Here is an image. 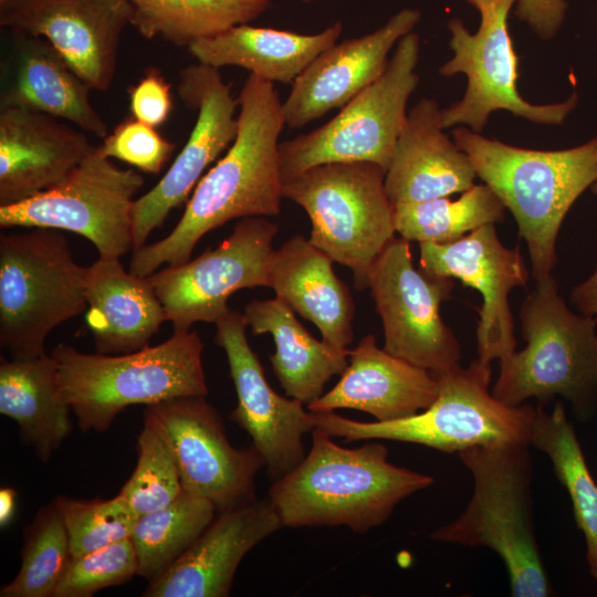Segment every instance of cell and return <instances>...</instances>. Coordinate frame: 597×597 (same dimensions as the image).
<instances>
[{"label": "cell", "instance_id": "b9f144b4", "mask_svg": "<svg viewBox=\"0 0 597 597\" xmlns=\"http://www.w3.org/2000/svg\"><path fill=\"white\" fill-rule=\"evenodd\" d=\"M569 298L578 313L597 316V269L586 281L573 287Z\"/></svg>", "mask_w": 597, "mask_h": 597}, {"label": "cell", "instance_id": "30bf717a", "mask_svg": "<svg viewBox=\"0 0 597 597\" xmlns=\"http://www.w3.org/2000/svg\"><path fill=\"white\" fill-rule=\"evenodd\" d=\"M419 36L404 35L385 72L321 127L280 143L282 180L329 163L370 161L387 170L419 76Z\"/></svg>", "mask_w": 597, "mask_h": 597}, {"label": "cell", "instance_id": "ffe728a7", "mask_svg": "<svg viewBox=\"0 0 597 597\" xmlns=\"http://www.w3.org/2000/svg\"><path fill=\"white\" fill-rule=\"evenodd\" d=\"M416 9H402L381 28L334 43L321 52L292 83L283 102L285 125L300 128L349 101L381 76L396 42L420 21Z\"/></svg>", "mask_w": 597, "mask_h": 597}, {"label": "cell", "instance_id": "836d02e7", "mask_svg": "<svg viewBox=\"0 0 597 597\" xmlns=\"http://www.w3.org/2000/svg\"><path fill=\"white\" fill-rule=\"evenodd\" d=\"M392 207L396 232L419 243L457 241L482 226L503 221L506 209L485 184H474L457 200L440 197Z\"/></svg>", "mask_w": 597, "mask_h": 597}, {"label": "cell", "instance_id": "60d3db41", "mask_svg": "<svg viewBox=\"0 0 597 597\" xmlns=\"http://www.w3.org/2000/svg\"><path fill=\"white\" fill-rule=\"evenodd\" d=\"M515 14L526 22L541 38L549 39L565 18V0H516Z\"/></svg>", "mask_w": 597, "mask_h": 597}, {"label": "cell", "instance_id": "7c38bea8", "mask_svg": "<svg viewBox=\"0 0 597 597\" xmlns=\"http://www.w3.org/2000/svg\"><path fill=\"white\" fill-rule=\"evenodd\" d=\"M453 287V279L416 269L410 241L395 237L368 280L383 323V348L434 375L460 366L461 345L440 314Z\"/></svg>", "mask_w": 597, "mask_h": 597}, {"label": "cell", "instance_id": "bcb514c9", "mask_svg": "<svg viewBox=\"0 0 597 597\" xmlns=\"http://www.w3.org/2000/svg\"><path fill=\"white\" fill-rule=\"evenodd\" d=\"M6 1H9V0H0V3H3V2H6Z\"/></svg>", "mask_w": 597, "mask_h": 597}, {"label": "cell", "instance_id": "277c9868", "mask_svg": "<svg viewBox=\"0 0 597 597\" xmlns=\"http://www.w3.org/2000/svg\"><path fill=\"white\" fill-rule=\"evenodd\" d=\"M530 444L478 446L458 453L473 480L472 496L452 522L430 533L436 542L495 552L514 597H547L554 590L535 534Z\"/></svg>", "mask_w": 597, "mask_h": 597}, {"label": "cell", "instance_id": "7a4b0ae2", "mask_svg": "<svg viewBox=\"0 0 597 597\" xmlns=\"http://www.w3.org/2000/svg\"><path fill=\"white\" fill-rule=\"evenodd\" d=\"M388 448L368 440L345 448L318 428L304 459L268 491L283 527L347 526L366 533L396 506L433 484L431 475L388 461Z\"/></svg>", "mask_w": 597, "mask_h": 597}, {"label": "cell", "instance_id": "f35d334b", "mask_svg": "<svg viewBox=\"0 0 597 597\" xmlns=\"http://www.w3.org/2000/svg\"><path fill=\"white\" fill-rule=\"evenodd\" d=\"M112 159L124 161L145 174H158L168 163L175 144L163 137L155 126L134 117L119 123L97 147Z\"/></svg>", "mask_w": 597, "mask_h": 597}, {"label": "cell", "instance_id": "603a6c76", "mask_svg": "<svg viewBox=\"0 0 597 597\" xmlns=\"http://www.w3.org/2000/svg\"><path fill=\"white\" fill-rule=\"evenodd\" d=\"M438 391V381L429 370L378 347L375 336L368 334L349 349L348 366L338 383L306 409H355L376 421H389L428 408Z\"/></svg>", "mask_w": 597, "mask_h": 597}, {"label": "cell", "instance_id": "7dc6e473", "mask_svg": "<svg viewBox=\"0 0 597 597\" xmlns=\"http://www.w3.org/2000/svg\"><path fill=\"white\" fill-rule=\"evenodd\" d=\"M304 1H312V0H304Z\"/></svg>", "mask_w": 597, "mask_h": 597}, {"label": "cell", "instance_id": "1f68e13d", "mask_svg": "<svg viewBox=\"0 0 597 597\" xmlns=\"http://www.w3.org/2000/svg\"><path fill=\"white\" fill-rule=\"evenodd\" d=\"M130 24L146 39L178 46L213 36L260 17L270 0H127Z\"/></svg>", "mask_w": 597, "mask_h": 597}, {"label": "cell", "instance_id": "4316f807", "mask_svg": "<svg viewBox=\"0 0 597 597\" xmlns=\"http://www.w3.org/2000/svg\"><path fill=\"white\" fill-rule=\"evenodd\" d=\"M342 32L339 21L315 34L247 23L195 41L188 51L199 63L216 69L242 67L264 81L292 84L321 52L337 42Z\"/></svg>", "mask_w": 597, "mask_h": 597}, {"label": "cell", "instance_id": "f546056e", "mask_svg": "<svg viewBox=\"0 0 597 597\" xmlns=\"http://www.w3.org/2000/svg\"><path fill=\"white\" fill-rule=\"evenodd\" d=\"M21 35L15 77L1 105L34 109L104 139L107 125L91 103L92 88L46 40Z\"/></svg>", "mask_w": 597, "mask_h": 597}, {"label": "cell", "instance_id": "5b68a950", "mask_svg": "<svg viewBox=\"0 0 597 597\" xmlns=\"http://www.w3.org/2000/svg\"><path fill=\"white\" fill-rule=\"evenodd\" d=\"M203 343L196 331H174L156 346L118 355L88 354L59 344V388L82 432L107 431L133 405H154L185 396H207Z\"/></svg>", "mask_w": 597, "mask_h": 597}, {"label": "cell", "instance_id": "83f0119b", "mask_svg": "<svg viewBox=\"0 0 597 597\" xmlns=\"http://www.w3.org/2000/svg\"><path fill=\"white\" fill-rule=\"evenodd\" d=\"M282 300H254L244 307V320L254 335L269 333L275 343L272 369L285 394L308 405L323 395L324 386L348 366L349 349L317 341Z\"/></svg>", "mask_w": 597, "mask_h": 597}, {"label": "cell", "instance_id": "ab89813d", "mask_svg": "<svg viewBox=\"0 0 597 597\" xmlns=\"http://www.w3.org/2000/svg\"><path fill=\"white\" fill-rule=\"evenodd\" d=\"M129 108L134 118L159 126L165 123L172 109L170 84L156 69L129 88Z\"/></svg>", "mask_w": 597, "mask_h": 597}, {"label": "cell", "instance_id": "7402d4cb", "mask_svg": "<svg viewBox=\"0 0 597 597\" xmlns=\"http://www.w3.org/2000/svg\"><path fill=\"white\" fill-rule=\"evenodd\" d=\"M82 129L23 106L0 108V206L65 180L95 150Z\"/></svg>", "mask_w": 597, "mask_h": 597}, {"label": "cell", "instance_id": "6da1fadb", "mask_svg": "<svg viewBox=\"0 0 597 597\" xmlns=\"http://www.w3.org/2000/svg\"><path fill=\"white\" fill-rule=\"evenodd\" d=\"M237 100L234 140L201 177L172 231L134 250L132 273L148 276L160 265L188 262L198 241L230 220L281 212L284 198L279 139L285 126L283 103L272 82L253 74L247 77Z\"/></svg>", "mask_w": 597, "mask_h": 597}, {"label": "cell", "instance_id": "9c48e42d", "mask_svg": "<svg viewBox=\"0 0 597 597\" xmlns=\"http://www.w3.org/2000/svg\"><path fill=\"white\" fill-rule=\"evenodd\" d=\"M385 174L370 161L329 163L283 180V198L311 220V243L350 269L358 291L368 289L374 262L396 233Z\"/></svg>", "mask_w": 597, "mask_h": 597}, {"label": "cell", "instance_id": "7bdbcfd3", "mask_svg": "<svg viewBox=\"0 0 597 597\" xmlns=\"http://www.w3.org/2000/svg\"><path fill=\"white\" fill-rule=\"evenodd\" d=\"M17 505V492L14 489L3 486L0 490V525L7 526L12 520Z\"/></svg>", "mask_w": 597, "mask_h": 597}, {"label": "cell", "instance_id": "d590c367", "mask_svg": "<svg viewBox=\"0 0 597 597\" xmlns=\"http://www.w3.org/2000/svg\"><path fill=\"white\" fill-rule=\"evenodd\" d=\"M54 501L66 527L72 557L130 538L138 519L121 493L109 500H76L59 495Z\"/></svg>", "mask_w": 597, "mask_h": 597}, {"label": "cell", "instance_id": "d6986e66", "mask_svg": "<svg viewBox=\"0 0 597 597\" xmlns=\"http://www.w3.org/2000/svg\"><path fill=\"white\" fill-rule=\"evenodd\" d=\"M127 0H9L0 24L46 40L92 88L111 87L121 36L130 24Z\"/></svg>", "mask_w": 597, "mask_h": 597}, {"label": "cell", "instance_id": "ba28073f", "mask_svg": "<svg viewBox=\"0 0 597 597\" xmlns=\"http://www.w3.org/2000/svg\"><path fill=\"white\" fill-rule=\"evenodd\" d=\"M86 268L60 230L0 237V346L13 359L45 355L49 334L86 311Z\"/></svg>", "mask_w": 597, "mask_h": 597}, {"label": "cell", "instance_id": "8fae6325", "mask_svg": "<svg viewBox=\"0 0 597 597\" xmlns=\"http://www.w3.org/2000/svg\"><path fill=\"white\" fill-rule=\"evenodd\" d=\"M144 185L97 147L61 184L23 201L0 206L1 228L65 230L88 239L101 259H121L133 241L135 195Z\"/></svg>", "mask_w": 597, "mask_h": 597}, {"label": "cell", "instance_id": "8992f818", "mask_svg": "<svg viewBox=\"0 0 597 597\" xmlns=\"http://www.w3.org/2000/svg\"><path fill=\"white\" fill-rule=\"evenodd\" d=\"M520 323L526 345L499 360L493 396L509 406L561 396L578 420L591 418L597 407V316L573 312L549 274L523 301Z\"/></svg>", "mask_w": 597, "mask_h": 597}, {"label": "cell", "instance_id": "9a60e30c", "mask_svg": "<svg viewBox=\"0 0 597 597\" xmlns=\"http://www.w3.org/2000/svg\"><path fill=\"white\" fill-rule=\"evenodd\" d=\"M277 231L279 226L264 217L242 218L214 249L148 275L174 331H188L197 322L216 323L229 311L234 292L269 287Z\"/></svg>", "mask_w": 597, "mask_h": 597}, {"label": "cell", "instance_id": "d6a6232c", "mask_svg": "<svg viewBox=\"0 0 597 597\" xmlns=\"http://www.w3.org/2000/svg\"><path fill=\"white\" fill-rule=\"evenodd\" d=\"M216 514L211 502L182 490L166 506L139 515L130 536L137 576L148 583L158 578L193 544Z\"/></svg>", "mask_w": 597, "mask_h": 597}, {"label": "cell", "instance_id": "f1b7e54d", "mask_svg": "<svg viewBox=\"0 0 597 597\" xmlns=\"http://www.w3.org/2000/svg\"><path fill=\"white\" fill-rule=\"evenodd\" d=\"M52 355L0 362V413L17 422L22 444L48 462L72 431Z\"/></svg>", "mask_w": 597, "mask_h": 597}, {"label": "cell", "instance_id": "8d00e7d4", "mask_svg": "<svg viewBox=\"0 0 597 597\" xmlns=\"http://www.w3.org/2000/svg\"><path fill=\"white\" fill-rule=\"evenodd\" d=\"M136 449V467L118 493L139 516L172 502L182 486L168 444L146 421L137 437Z\"/></svg>", "mask_w": 597, "mask_h": 597}, {"label": "cell", "instance_id": "e575fe53", "mask_svg": "<svg viewBox=\"0 0 597 597\" xmlns=\"http://www.w3.org/2000/svg\"><path fill=\"white\" fill-rule=\"evenodd\" d=\"M71 559L66 527L53 500L25 526L19 572L0 597H53Z\"/></svg>", "mask_w": 597, "mask_h": 597}, {"label": "cell", "instance_id": "2e32d148", "mask_svg": "<svg viewBox=\"0 0 597 597\" xmlns=\"http://www.w3.org/2000/svg\"><path fill=\"white\" fill-rule=\"evenodd\" d=\"M177 91L181 101L197 111V119L167 172L134 202V250L145 244L172 209L189 199L206 168L229 148L238 133V100L219 69L199 62L182 69Z\"/></svg>", "mask_w": 597, "mask_h": 597}, {"label": "cell", "instance_id": "d4e9b609", "mask_svg": "<svg viewBox=\"0 0 597 597\" xmlns=\"http://www.w3.org/2000/svg\"><path fill=\"white\" fill-rule=\"evenodd\" d=\"M334 261L302 234L274 250L269 287L294 312L316 325L326 344L346 349L354 341L355 303L333 270Z\"/></svg>", "mask_w": 597, "mask_h": 597}, {"label": "cell", "instance_id": "484cf974", "mask_svg": "<svg viewBox=\"0 0 597 597\" xmlns=\"http://www.w3.org/2000/svg\"><path fill=\"white\" fill-rule=\"evenodd\" d=\"M85 296V322L101 354L143 349L167 321L149 277L127 272L119 259L86 268Z\"/></svg>", "mask_w": 597, "mask_h": 597}, {"label": "cell", "instance_id": "ac0fdd59", "mask_svg": "<svg viewBox=\"0 0 597 597\" xmlns=\"http://www.w3.org/2000/svg\"><path fill=\"white\" fill-rule=\"evenodd\" d=\"M419 249L422 270L458 279L481 294L476 358L492 363L515 352L509 295L528 282V270L519 247H505L494 223H489L453 242H420Z\"/></svg>", "mask_w": 597, "mask_h": 597}, {"label": "cell", "instance_id": "4fadbf2b", "mask_svg": "<svg viewBox=\"0 0 597 597\" xmlns=\"http://www.w3.org/2000/svg\"><path fill=\"white\" fill-rule=\"evenodd\" d=\"M516 0H498L481 14L476 33H470L461 20L449 21L453 56L439 69L442 76L465 74L463 97L441 109L443 128L468 125L480 133L492 112L504 109L540 124H562L576 107L578 96L548 105L531 104L516 88L517 55L507 30V15Z\"/></svg>", "mask_w": 597, "mask_h": 597}, {"label": "cell", "instance_id": "ee69618b", "mask_svg": "<svg viewBox=\"0 0 597 597\" xmlns=\"http://www.w3.org/2000/svg\"><path fill=\"white\" fill-rule=\"evenodd\" d=\"M472 6H474L480 13H484L492 9L498 0H468Z\"/></svg>", "mask_w": 597, "mask_h": 597}, {"label": "cell", "instance_id": "44dd1931", "mask_svg": "<svg viewBox=\"0 0 597 597\" xmlns=\"http://www.w3.org/2000/svg\"><path fill=\"white\" fill-rule=\"evenodd\" d=\"M283 525L269 498L254 499L217 516L158 578L145 597L229 596L239 564Z\"/></svg>", "mask_w": 597, "mask_h": 597}, {"label": "cell", "instance_id": "3957f363", "mask_svg": "<svg viewBox=\"0 0 597 597\" xmlns=\"http://www.w3.org/2000/svg\"><path fill=\"white\" fill-rule=\"evenodd\" d=\"M479 177L513 214L535 281L557 263L561 226L577 198L597 180V137L563 150L520 148L465 127L452 130Z\"/></svg>", "mask_w": 597, "mask_h": 597}, {"label": "cell", "instance_id": "e0dca14e", "mask_svg": "<svg viewBox=\"0 0 597 597\" xmlns=\"http://www.w3.org/2000/svg\"><path fill=\"white\" fill-rule=\"evenodd\" d=\"M214 324V343L226 353L237 394L230 419L250 436L268 476L275 481L304 459L302 437L315 428L313 413L302 401L282 397L269 385L248 342L243 314L229 308Z\"/></svg>", "mask_w": 597, "mask_h": 597}, {"label": "cell", "instance_id": "5bb4252c", "mask_svg": "<svg viewBox=\"0 0 597 597\" xmlns=\"http://www.w3.org/2000/svg\"><path fill=\"white\" fill-rule=\"evenodd\" d=\"M144 421L168 444L185 492L208 500L217 513L256 499L255 478L264 460L252 444L238 449L230 443L206 396L146 406Z\"/></svg>", "mask_w": 597, "mask_h": 597}, {"label": "cell", "instance_id": "4dcf8cb0", "mask_svg": "<svg viewBox=\"0 0 597 597\" xmlns=\"http://www.w3.org/2000/svg\"><path fill=\"white\" fill-rule=\"evenodd\" d=\"M530 443L549 458L556 479L569 495L576 525L586 542L589 574L597 580V483L561 401L551 412L538 407Z\"/></svg>", "mask_w": 597, "mask_h": 597}, {"label": "cell", "instance_id": "f6af8a7d", "mask_svg": "<svg viewBox=\"0 0 597 597\" xmlns=\"http://www.w3.org/2000/svg\"><path fill=\"white\" fill-rule=\"evenodd\" d=\"M591 190L597 195V180L591 185Z\"/></svg>", "mask_w": 597, "mask_h": 597}, {"label": "cell", "instance_id": "52a82bcc", "mask_svg": "<svg viewBox=\"0 0 597 597\" xmlns=\"http://www.w3.org/2000/svg\"><path fill=\"white\" fill-rule=\"evenodd\" d=\"M438 396L421 412L389 421H357L334 411L312 412L315 428L346 442L392 440L421 444L443 453L496 443L530 444L538 407L509 406L491 389V363L479 358L468 367L434 375Z\"/></svg>", "mask_w": 597, "mask_h": 597}, {"label": "cell", "instance_id": "cb8c5ba5", "mask_svg": "<svg viewBox=\"0 0 597 597\" xmlns=\"http://www.w3.org/2000/svg\"><path fill=\"white\" fill-rule=\"evenodd\" d=\"M443 129L433 100L421 98L407 113L385 174L392 206L449 197L474 185L476 172L469 156Z\"/></svg>", "mask_w": 597, "mask_h": 597}, {"label": "cell", "instance_id": "74e56055", "mask_svg": "<svg viewBox=\"0 0 597 597\" xmlns=\"http://www.w3.org/2000/svg\"><path fill=\"white\" fill-rule=\"evenodd\" d=\"M137 575V558L130 538L72 557L53 597H90L119 586Z\"/></svg>", "mask_w": 597, "mask_h": 597}]
</instances>
